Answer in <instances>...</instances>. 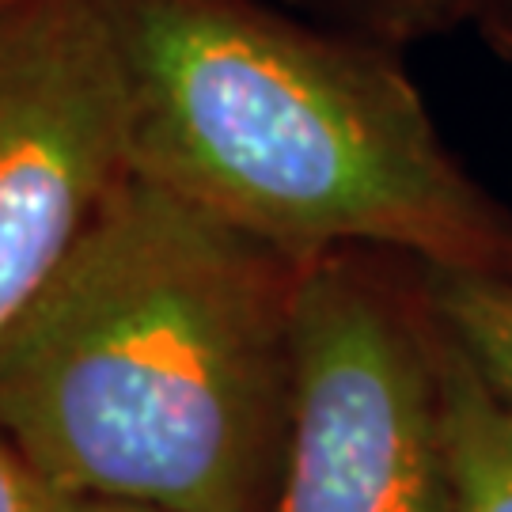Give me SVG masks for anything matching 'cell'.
I'll return each mask as SVG.
<instances>
[{
  "label": "cell",
  "mask_w": 512,
  "mask_h": 512,
  "mask_svg": "<svg viewBox=\"0 0 512 512\" xmlns=\"http://www.w3.org/2000/svg\"><path fill=\"white\" fill-rule=\"evenodd\" d=\"M304 270L129 171L0 338V429L76 497L270 512Z\"/></svg>",
  "instance_id": "obj_1"
},
{
  "label": "cell",
  "mask_w": 512,
  "mask_h": 512,
  "mask_svg": "<svg viewBox=\"0 0 512 512\" xmlns=\"http://www.w3.org/2000/svg\"><path fill=\"white\" fill-rule=\"evenodd\" d=\"M133 171L296 262L391 247L512 277V228L384 65L243 0H114Z\"/></svg>",
  "instance_id": "obj_2"
},
{
  "label": "cell",
  "mask_w": 512,
  "mask_h": 512,
  "mask_svg": "<svg viewBox=\"0 0 512 512\" xmlns=\"http://www.w3.org/2000/svg\"><path fill=\"white\" fill-rule=\"evenodd\" d=\"M270 512H456L433 330L334 251L296 304V391Z\"/></svg>",
  "instance_id": "obj_3"
},
{
  "label": "cell",
  "mask_w": 512,
  "mask_h": 512,
  "mask_svg": "<svg viewBox=\"0 0 512 512\" xmlns=\"http://www.w3.org/2000/svg\"><path fill=\"white\" fill-rule=\"evenodd\" d=\"M133 171L114 0H0V338Z\"/></svg>",
  "instance_id": "obj_4"
},
{
  "label": "cell",
  "mask_w": 512,
  "mask_h": 512,
  "mask_svg": "<svg viewBox=\"0 0 512 512\" xmlns=\"http://www.w3.org/2000/svg\"><path fill=\"white\" fill-rule=\"evenodd\" d=\"M429 330L456 512H512V403L501 399L467 349L440 327L437 315Z\"/></svg>",
  "instance_id": "obj_5"
},
{
  "label": "cell",
  "mask_w": 512,
  "mask_h": 512,
  "mask_svg": "<svg viewBox=\"0 0 512 512\" xmlns=\"http://www.w3.org/2000/svg\"><path fill=\"white\" fill-rule=\"evenodd\" d=\"M433 315L512 403V277L433 270Z\"/></svg>",
  "instance_id": "obj_6"
},
{
  "label": "cell",
  "mask_w": 512,
  "mask_h": 512,
  "mask_svg": "<svg viewBox=\"0 0 512 512\" xmlns=\"http://www.w3.org/2000/svg\"><path fill=\"white\" fill-rule=\"evenodd\" d=\"M73 497L50 475H42L0 429V512H69Z\"/></svg>",
  "instance_id": "obj_7"
},
{
  "label": "cell",
  "mask_w": 512,
  "mask_h": 512,
  "mask_svg": "<svg viewBox=\"0 0 512 512\" xmlns=\"http://www.w3.org/2000/svg\"><path fill=\"white\" fill-rule=\"evenodd\" d=\"M69 512H160V509L133 505V501H107V497H73Z\"/></svg>",
  "instance_id": "obj_8"
}]
</instances>
